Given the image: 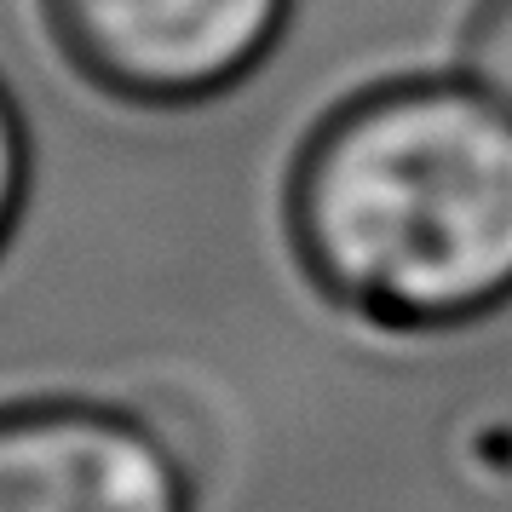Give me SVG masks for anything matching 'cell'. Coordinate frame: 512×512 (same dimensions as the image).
I'll return each instance as SVG.
<instances>
[{"label": "cell", "instance_id": "cell-1", "mask_svg": "<svg viewBox=\"0 0 512 512\" xmlns=\"http://www.w3.org/2000/svg\"><path fill=\"white\" fill-rule=\"evenodd\" d=\"M300 282L386 340L461 334L512 305V116L449 75L328 104L282 173Z\"/></svg>", "mask_w": 512, "mask_h": 512}, {"label": "cell", "instance_id": "cell-2", "mask_svg": "<svg viewBox=\"0 0 512 512\" xmlns=\"http://www.w3.org/2000/svg\"><path fill=\"white\" fill-rule=\"evenodd\" d=\"M58 64L139 116L213 110L254 81L300 0H35Z\"/></svg>", "mask_w": 512, "mask_h": 512}, {"label": "cell", "instance_id": "cell-3", "mask_svg": "<svg viewBox=\"0 0 512 512\" xmlns=\"http://www.w3.org/2000/svg\"><path fill=\"white\" fill-rule=\"evenodd\" d=\"M0 512H202L185 449L116 397H6Z\"/></svg>", "mask_w": 512, "mask_h": 512}, {"label": "cell", "instance_id": "cell-4", "mask_svg": "<svg viewBox=\"0 0 512 512\" xmlns=\"http://www.w3.org/2000/svg\"><path fill=\"white\" fill-rule=\"evenodd\" d=\"M455 70L512 116V0H472L455 41Z\"/></svg>", "mask_w": 512, "mask_h": 512}, {"label": "cell", "instance_id": "cell-5", "mask_svg": "<svg viewBox=\"0 0 512 512\" xmlns=\"http://www.w3.org/2000/svg\"><path fill=\"white\" fill-rule=\"evenodd\" d=\"M29 190H35V133H29L24 98L0 75V254L24 231Z\"/></svg>", "mask_w": 512, "mask_h": 512}]
</instances>
